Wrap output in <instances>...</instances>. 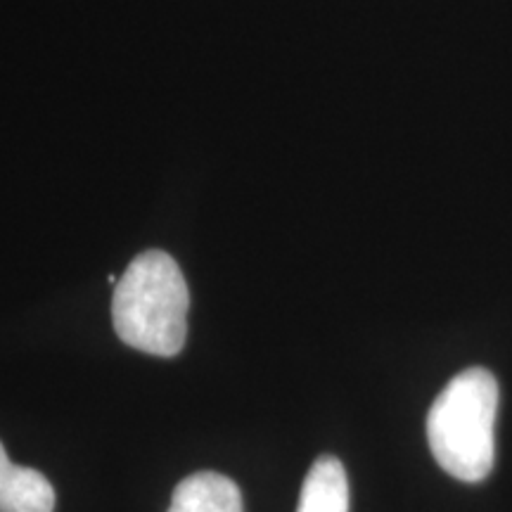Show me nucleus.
Returning <instances> with one entry per match:
<instances>
[{
    "label": "nucleus",
    "mask_w": 512,
    "mask_h": 512,
    "mask_svg": "<svg viewBox=\"0 0 512 512\" xmlns=\"http://www.w3.org/2000/svg\"><path fill=\"white\" fill-rule=\"evenodd\" d=\"M190 292L174 256L138 254L114 287V330L128 347L152 356L181 354L188 337Z\"/></svg>",
    "instance_id": "f257e3e1"
},
{
    "label": "nucleus",
    "mask_w": 512,
    "mask_h": 512,
    "mask_svg": "<svg viewBox=\"0 0 512 512\" xmlns=\"http://www.w3.org/2000/svg\"><path fill=\"white\" fill-rule=\"evenodd\" d=\"M498 382L486 368H467L441 389L427 415V441L441 470L475 484L496 460Z\"/></svg>",
    "instance_id": "f03ea898"
},
{
    "label": "nucleus",
    "mask_w": 512,
    "mask_h": 512,
    "mask_svg": "<svg viewBox=\"0 0 512 512\" xmlns=\"http://www.w3.org/2000/svg\"><path fill=\"white\" fill-rule=\"evenodd\" d=\"M55 489L31 467L15 465L0 444V512H53Z\"/></svg>",
    "instance_id": "7ed1b4c3"
},
{
    "label": "nucleus",
    "mask_w": 512,
    "mask_h": 512,
    "mask_svg": "<svg viewBox=\"0 0 512 512\" xmlns=\"http://www.w3.org/2000/svg\"><path fill=\"white\" fill-rule=\"evenodd\" d=\"M169 512H245L238 484L219 472H195L174 489Z\"/></svg>",
    "instance_id": "20e7f679"
},
{
    "label": "nucleus",
    "mask_w": 512,
    "mask_h": 512,
    "mask_svg": "<svg viewBox=\"0 0 512 512\" xmlns=\"http://www.w3.org/2000/svg\"><path fill=\"white\" fill-rule=\"evenodd\" d=\"M297 512H349V479L335 456H320L304 479Z\"/></svg>",
    "instance_id": "39448f33"
}]
</instances>
